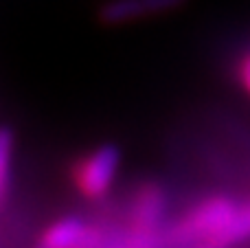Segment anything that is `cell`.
<instances>
[{"mask_svg":"<svg viewBox=\"0 0 250 248\" xmlns=\"http://www.w3.org/2000/svg\"><path fill=\"white\" fill-rule=\"evenodd\" d=\"M235 205L229 198H208L173 227L163 228L165 248H189L211 244L233 218Z\"/></svg>","mask_w":250,"mask_h":248,"instance_id":"6da1fadb","label":"cell"},{"mask_svg":"<svg viewBox=\"0 0 250 248\" xmlns=\"http://www.w3.org/2000/svg\"><path fill=\"white\" fill-rule=\"evenodd\" d=\"M182 0H112L101 9V18L110 24L117 22L136 20L141 16H151V13L169 11L178 7Z\"/></svg>","mask_w":250,"mask_h":248,"instance_id":"5b68a950","label":"cell"},{"mask_svg":"<svg viewBox=\"0 0 250 248\" xmlns=\"http://www.w3.org/2000/svg\"><path fill=\"white\" fill-rule=\"evenodd\" d=\"M242 79H244V83H246V88L250 90V55L242 62Z\"/></svg>","mask_w":250,"mask_h":248,"instance_id":"ba28073f","label":"cell"},{"mask_svg":"<svg viewBox=\"0 0 250 248\" xmlns=\"http://www.w3.org/2000/svg\"><path fill=\"white\" fill-rule=\"evenodd\" d=\"M195 248H215V246H211V244H200V246H195Z\"/></svg>","mask_w":250,"mask_h":248,"instance_id":"9c48e42d","label":"cell"},{"mask_svg":"<svg viewBox=\"0 0 250 248\" xmlns=\"http://www.w3.org/2000/svg\"><path fill=\"white\" fill-rule=\"evenodd\" d=\"M167 211V196L158 185H143L129 205V231L151 235L163 231V220Z\"/></svg>","mask_w":250,"mask_h":248,"instance_id":"3957f363","label":"cell"},{"mask_svg":"<svg viewBox=\"0 0 250 248\" xmlns=\"http://www.w3.org/2000/svg\"><path fill=\"white\" fill-rule=\"evenodd\" d=\"M250 237V205L237 207L230 218V222L222 228V233L211 242V246L215 248H226L230 244H237Z\"/></svg>","mask_w":250,"mask_h":248,"instance_id":"8992f818","label":"cell"},{"mask_svg":"<svg viewBox=\"0 0 250 248\" xmlns=\"http://www.w3.org/2000/svg\"><path fill=\"white\" fill-rule=\"evenodd\" d=\"M117 169L119 149L112 145H104L75 167V185L86 198L97 200V198L108 193L110 185L117 176Z\"/></svg>","mask_w":250,"mask_h":248,"instance_id":"7a4b0ae2","label":"cell"},{"mask_svg":"<svg viewBox=\"0 0 250 248\" xmlns=\"http://www.w3.org/2000/svg\"><path fill=\"white\" fill-rule=\"evenodd\" d=\"M104 237V228L83 222L82 218H62L51 224L35 248H95Z\"/></svg>","mask_w":250,"mask_h":248,"instance_id":"277c9868","label":"cell"},{"mask_svg":"<svg viewBox=\"0 0 250 248\" xmlns=\"http://www.w3.org/2000/svg\"><path fill=\"white\" fill-rule=\"evenodd\" d=\"M9 167H11V132L0 130V207L7 198Z\"/></svg>","mask_w":250,"mask_h":248,"instance_id":"52a82bcc","label":"cell"}]
</instances>
